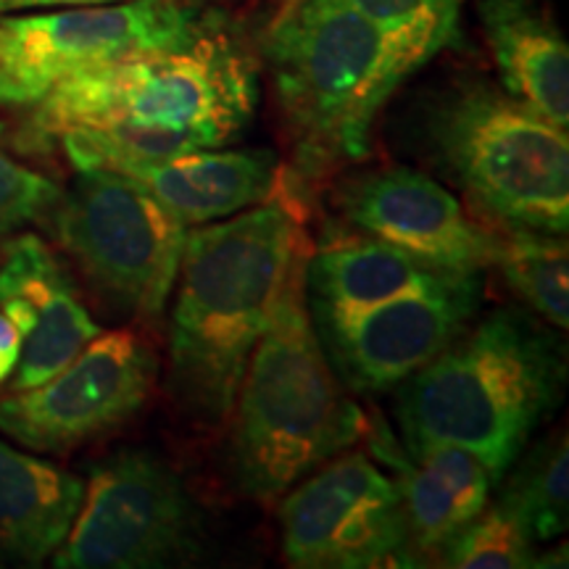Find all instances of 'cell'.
Here are the masks:
<instances>
[{"label": "cell", "instance_id": "1", "mask_svg": "<svg viewBox=\"0 0 569 569\" xmlns=\"http://www.w3.org/2000/svg\"><path fill=\"white\" fill-rule=\"evenodd\" d=\"M259 69L224 21L182 48L106 63L48 90L11 132L17 153L61 146L71 167L117 169L224 148L251 122Z\"/></svg>", "mask_w": 569, "mask_h": 569}, {"label": "cell", "instance_id": "2", "mask_svg": "<svg viewBox=\"0 0 569 569\" xmlns=\"http://www.w3.org/2000/svg\"><path fill=\"white\" fill-rule=\"evenodd\" d=\"M306 256L303 217L284 193L188 227L169 325V386L188 415L206 425L232 417L253 346Z\"/></svg>", "mask_w": 569, "mask_h": 569}, {"label": "cell", "instance_id": "3", "mask_svg": "<svg viewBox=\"0 0 569 569\" xmlns=\"http://www.w3.org/2000/svg\"><path fill=\"white\" fill-rule=\"evenodd\" d=\"M567 388L559 336L522 309H496L396 390L401 443H451L498 482L549 422Z\"/></svg>", "mask_w": 569, "mask_h": 569}, {"label": "cell", "instance_id": "4", "mask_svg": "<svg viewBox=\"0 0 569 569\" xmlns=\"http://www.w3.org/2000/svg\"><path fill=\"white\" fill-rule=\"evenodd\" d=\"M303 272L306 264L253 346L232 407V475L259 503L277 501L369 427L319 343Z\"/></svg>", "mask_w": 569, "mask_h": 569}, {"label": "cell", "instance_id": "5", "mask_svg": "<svg viewBox=\"0 0 569 569\" xmlns=\"http://www.w3.org/2000/svg\"><path fill=\"white\" fill-rule=\"evenodd\" d=\"M267 61L301 163L317 172L367 159L382 106L419 69L343 0H284L267 32Z\"/></svg>", "mask_w": 569, "mask_h": 569}, {"label": "cell", "instance_id": "6", "mask_svg": "<svg viewBox=\"0 0 569 569\" xmlns=\"http://www.w3.org/2000/svg\"><path fill=\"white\" fill-rule=\"evenodd\" d=\"M432 153L465 193L507 230L567 234V127L486 82L459 84L427 124Z\"/></svg>", "mask_w": 569, "mask_h": 569}, {"label": "cell", "instance_id": "7", "mask_svg": "<svg viewBox=\"0 0 569 569\" xmlns=\"http://www.w3.org/2000/svg\"><path fill=\"white\" fill-rule=\"evenodd\" d=\"M224 21L209 0H122L0 13V106L27 109L80 71L182 48Z\"/></svg>", "mask_w": 569, "mask_h": 569}, {"label": "cell", "instance_id": "8", "mask_svg": "<svg viewBox=\"0 0 569 569\" xmlns=\"http://www.w3.org/2000/svg\"><path fill=\"white\" fill-rule=\"evenodd\" d=\"M46 224L111 309L140 319L161 315L188 227L142 184L111 169H80Z\"/></svg>", "mask_w": 569, "mask_h": 569}, {"label": "cell", "instance_id": "9", "mask_svg": "<svg viewBox=\"0 0 569 569\" xmlns=\"http://www.w3.org/2000/svg\"><path fill=\"white\" fill-rule=\"evenodd\" d=\"M201 553V515L180 475L148 448L98 461L51 557L59 569H159Z\"/></svg>", "mask_w": 569, "mask_h": 569}, {"label": "cell", "instance_id": "10", "mask_svg": "<svg viewBox=\"0 0 569 569\" xmlns=\"http://www.w3.org/2000/svg\"><path fill=\"white\" fill-rule=\"evenodd\" d=\"M282 553L301 569L422 565L393 478L351 451L298 480L280 503Z\"/></svg>", "mask_w": 569, "mask_h": 569}, {"label": "cell", "instance_id": "11", "mask_svg": "<svg viewBox=\"0 0 569 569\" xmlns=\"http://www.w3.org/2000/svg\"><path fill=\"white\" fill-rule=\"evenodd\" d=\"M159 377L153 346L132 330L98 332L40 386L0 398V432L38 453H69L130 422Z\"/></svg>", "mask_w": 569, "mask_h": 569}, {"label": "cell", "instance_id": "12", "mask_svg": "<svg viewBox=\"0 0 569 569\" xmlns=\"http://www.w3.org/2000/svg\"><path fill=\"white\" fill-rule=\"evenodd\" d=\"M482 272H459L351 315H311L322 351L353 393H388L478 315Z\"/></svg>", "mask_w": 569, "mask_h": 569}, {"label": "cell", "instance_id": "13", "mask_svg": "<svg viewBox=\"0 0 569 569\" xmlns=\"http://www.w3.org/2000/svg\"><path fill=\"white\" fill-rule=\"evenodd\" d=\"M336 203L353 230L457 272L496 267L501 232L465 211L451 190L409 167H386L340 184Z\"/></svg>", "mask_w": 569, "mask_h": 569}, {"label": "cell", "instance_id": "14", "mask_svg": "<svg viewBox=\"0 0 569 569\" xmlns=\"http://www.w3.org/2000/svg\"><path fill=\"white\" fill-rule=\"evenodd\" d=\"M0 311L21 332L11 390L46 382L101 332L69 269L32 232H19L0 261Z\"/></svg>", "mask_w": 569, "mask_h": 569}, {"label": "cell", "instance_id": "15", "mask_svg": "<svg viewBox=\"0 0 569 569\" xmlns=\"http://www.w3.org/2000/svg\"><path fill=\"white\" fill-rule=\"evenodd\" d=\"M159 201L177 222H219L284 193L282 163L267 148H203L117 169Z\"/></svg>", "mask_w": 569, "mask_h": 569}, {"label": "cell", "instance_id": "16", "mask_svg": "<svg viewBox=\"0 0 569 569\" xmlns=\"http://www.w3.org/2000/svg\"><path fill=\"white\" fill-rule=\"evenodd\" d=\"M501 90L549 122L569 124V48L540 0H475Z\"/></svg>", "mask_w": 569, "mask_h": 569}, {"label": "cell", "instance_id": "17", "mask_svg": "<svg viewBox=\"0 0 569 569\" xmlns=\"http://www.w3.org/2000/svg\"><path fill=\"white\" fill-rule=\"evenodd\" d=\"M390 459L419 559L438 557L493 493L496 480L488 467L459 446L401 443Z\"/></svg>", "mask_w": 569, "mask_h": 569}, {"label": "cell", "instance_id": "18", "mask_svg": "<svg viewBox=\"0 0 569 569\" xmlns=\"http://www.w3.org/2000/svg\"><path fill=\"white\" fill-rule=\"evenodd\" d=\"M453 274L369 234L340 238L306 256V306L311 315H351Z\"/></svg>", "mask_w": 569, "mask_h": 569}, {"label": "cell", "instance_id": "19", "mask_svg": "<svg viewBox=\"0 0 569 569\" xmlns=\"http://www.w3.org/2000/svg\"><path fill=\"white\" fill-rule=\"evenodd\" d=\"M84 482L0 440V565L40 567L80 511Z\"/></svg>", "mask_w": 569, "mask_h": 569}, {"label": "cell", "instance_id": "20", "mask_svg": "<svg viewBox=\"0 0 569 569\" xmlns=\"http://www.w3.org/2000/svg\"><path fill=\"white\" fill-rule=\"evenodd\" d=\"M496 267L532 315H540L551 327L567 330L569 256L565 234L530 230L501 232V253Z\"/></svg>", "mask_w": 569, "mask_h": 569}, {"label": "cell", "instance_id": "21", "mask_svg": "<svg viewBox=\"0 0 569 569\" xmlns=\"http://www.w3.org/2000/svg\"><path fill=\"white\" fill-rule=\"evenodd\" d=\"M440 565L453 569H522L540 567L536 538L522 511L509 496L488 501L438 553Z\"/></svg>", "mask_w": 569, "mask_h": 569}, {"label": "cell", "instance_id": "22", "mask_svg": "<svg viewBox=\"0 0 569 569\" xmlns=\"http://www.w3.org/2000/svg\"><path fill=\"white\" fill-rule=\"evenodd\" d=\"M515 465L517 472L501 493L522 511L536 543L565 536L569 525V448L565 432L546 438Z\"/></svg>", "mask_w": 569, "mask_h": 569}, {"label": "cell", "instance_id": "23", "mask_svg": "<svg viewBox=\"0 0 569 569\" xmlns=\"http://www.w3.org/2000/svg\"><path fill=\"white\" fill-rule=\"evenodd\" d=\"M407 48L419 67L457 40L467 0H343Z\"/></svg>", "mask_w": 569, "mask_h": 569}, {"label": "cell", "instance_id": "24", "mask_svg": "<svg viewBox=\"0 0 569 569\" xmlns=\"http://www.w3.org/2000/svg\"><path fill=\"white\" fill-rule=\"evenodd\" d=\"M59 198V182L0 151V261L19 232L32 222H48Z\"/></svg>", "mask_w": 569, "mask_h": 569}, {"label": "cell", "instance_id": "25", "mask_svg": "<svg viewBox=\"0 0 569 569\" xmlns=\"http://www.w3.org/2000/svg\"><path fill=\"white\" fill-rule=\"evenodd\" d=\"M21 356V332L9 317L0 311V386L11 380L13 369L19 365Z\"/></svg>", "mask_w": 569, "mask_h": 569}, {"label": "cell", "instance_id": "26", "mask_svg": "<svg viewBox=\"0 0 569 569\" xmlns=\"http://www.w3.org/2000/svg\"><path fill=\"white\" fill-rule=\"evenodd\" d=\"M101 3H122V0H0V13L63 9V6H101ZM209 3H213V0H209Z\"/></svg>", "mask_w": 569, "mask_h": 569}]
</instances>
